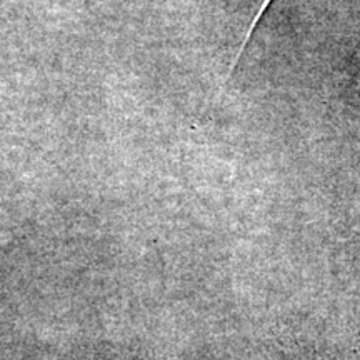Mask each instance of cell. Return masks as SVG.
Instances as JSON below:
<instances>
[{
	"mask_svg": "<svg viewBox=\"0 0 360 360\" xmlns=\"http://www.w3.org/2000/svg\"><path fill=\"white\" fill-rule=\"evenodd\" d=\"M359 94H360V79H359Z\"/></svg>",
	"mask_w": 360,
	"mask_h": 360,
	"instance_id": "obj_2",
	"label": "cell"
},
{
	"mask_svg": "<svg viewBox=\"0 0 360 360\" xmlns=\"http://www.w3.org/2000/svg\"><path fill=\"white\" fill-rule=\"evenodd\" d=\"M270 2H272V0H259L257 6H255V12H254V15H252L250 25H249V29H247V32H245V39H244V42H242L240 49H238L236 58H233V64H232V67H231V72L233 70V67H236V65L238 64V60H240L242 53H244V51H245V45L249 44V40H250V37H252V32H254V29H255V27H257L260 17H262L264 12L267 11V7H269Z\"/></svg>",
	"mask_w": 360,
	"mask_h": 360,
	"instance_id": "obj_1",
	"label": "cell"
}]
</instances>
